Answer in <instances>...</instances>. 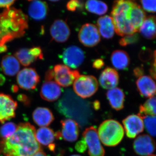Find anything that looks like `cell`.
<instances>
[{
    "label": "cell",
    "mask_w": 156,
    "mask_h": 156,
    "mask_svg": "<svg viewBox=\"0 0 156 156\" xmlns=\"http://www.w3.org/2000/svg\"><path fill=\"white\" fill-rule=\"evenodd\" d=\"M147 156H156V155H148Z\"/></svg>",
    "instance_id": "7dc6e473"
},
{
    "label": "cell",
    "mask_w": 156,
    "mask_h": 156,
    "mask_svg": "<svg viewBox=\"0 0 156 156\" xmlns=\"http://www.w3.org/2000/svg\"><path fill=\"white\" fill-rule=\"evenodd\" d=\"M13 89H12V90H13V92H16V91H17V87H16V86H14V87H13Z\"/></svg>",
    "instance_id": "ee69618b"
},
{
    "label": "cell",
    "mask_w": 156,
    "mask_h": 156,
    "mask_svg": "<svg viewBox=\"0 0 156 156\" xmlns=\"http://www.w3.org/2000/svg\"><path fill=\"white\" fill-rule=\"evenodd\" d=\"M34 122L41 127L50 125L54 120L53 113L50 109L45 107H38L34 111L32 115Z\"/></svg>",
    "instance_id": "d6986e66"
},
{
    "label": "cell",
    "mask_w": 156,
    "mask_h": 156,
    "mask_svg": "<svg viewBox=\"0 0 156 156\" xmlns=\"http://www.w3.org/2000/svg\"><path fill=\"white\" fill-rule=\"evenodd\" d=\"M140 2L145 11L151 13L156 12V1H141Z\"/></svg>",
    "instance_id": "d6a6232c"
},
{
    "label": "cell",
    "mask_w": 156,
    "mask_h": 156,
    "mask_svg": "<svg viewBox=\"0 0 156 156\" xmlns=\"http://www.w3.org/2000/svg\"><path fill=\"white\" fill-rule=\"evenodd\" d=\"M61 58L66 66L75 69L80 66L83 62L85 55L80 48L77 46H71L64 50Z\"/></svg>",
    "instance_id": "30bf717a"
},
{
    "label": "cell",
    "mask_w": 156,
    "mask_h": 156,
    "mask_svg": "<svg viewBox=\"0 0 156 156\" xmlns=\"http://www.w3.org/2000/svg\"><path fill=\"white\" fill-rule=\"evenodd\" d=\"M62 89L60 86L53 81H45L42 85L40 95L44 100L52 102L60 97Z\"/></svg>",
    "instance_id": "2e32d148"
},
{
    "label": "cell",
    "mask_w": 156,
    "mask_h": 156,
    "mask_svg": "<svg viewBox=\"0 0 156 156\" xmlns=\"http://www.w3.org/2000/svg\"><path fill=\"white\" fill-rule=\"evenodd\" d=\"M134 1H115L111 12L115 32L120 36L136 33L131 21V10Z\"/></svg>",
    "instance_id": "3957f363"
},
{
    "label": "cell",
    "mask_w": 156,
    "mask_h": 156,
    "mask_svg": "<svg viewBox=\"0 0 156 156\" xmlns=\"http://www.w3.org/2000/svg\"><path fill=\"white\" fill-rule=\"evenodd\" d=\"M73 88L78 96L83 98H88L97 92L98 82L93 76L80 75L74 82Z\"/></svg>",
    "instance_id": "5b68a950"
},
{
    "label": "cell",
    "mask_w": 156,
    "mask_h": 156,
    "mask_svg": "<svg viewBox=\"0 0 156 156\" xmlns=\"http://www.w3.org/2000/svg\"><path fill=\"white\" fill-rule=\"evenodd\" d=\"M48 4L43 1H31L29 6V15L34 20L44 19L48 15Z\"/></svg>",
    "instance_id": "44dd1931"
},
{
    "label": "cell",
    "mask_w": 156,
    "mask_h": 156,
    "mask_svg": "<svg viewBox=\"0 0 156 156\" xmlns=\"http://www.w3.org/2000/svg\"><path fill=\"white\" fill-rule=\"evenodd\" d=\"M80 42L85 47H95L101 41L100 35L96 26L92 23L83 25L78 34Z\"/></svg>",
    "instance_id": "ba28073f"
},
{
    "label": "cell",
    "mask_w": 156,
    "mask_h": 156,
    "mask_svg": "<svg viewBox=\"0 0 156 156\" xmlns=\"http://www.w3.org/2000/svg\"><path fill=\"white\" fill-rule=\"evenodd\" d=\"M99 34L105 39H111L115 32L114 23L112 18L108 15H105L98 18L97 21Z\"/></svg>",
    "instance_id": "7402d4cb"
},
{
    "label": "cell",
    "mask_w": 156,
    "mask_h": 156,
    "mask_svg": "<svg viewBox=\"0 0 156 156\" xmlns=\"http://www.w3.org/2000/svg\"><path fill=\"white\" fill-rule=\"evenodd\" d=\"M85 8L87 11L97 15H101L107 12L108 7L106 3L101 1L90 0L86 2Z\"/></svg>",
    "instance_id": "4316f807"
},
{
    "label": "cell",
    "mask_w": 156,
    "mask_h": 156,
    "mask_svg": "<svg viewBox=\"0 0 156 156\" xmlns=\"http://www.w3.org/2000/svg\"><path fill=\"white\" fill-rule=\"evenodd\" d=\"M2 68L6 75L13 76L19 73L20 66L16 57L12 55H6L2 59Z\"/></svg>",
    "instance_id": "cb8c5ba5"
},
{
    "label": "cell",
    "mask_w": 156,
    "mask_h": 156,
    "mask_svg": "<svg viewBox=\"0 0 156 156\" xmlns=\"http://www.w3.org/2000/svg\"><path fill=\"white\" fill-rule=\"evenodd\" d=\"M70 156H81L80 155H78V154H73V155H71Z\"/></svg>",
    "instance_id": "bcb514c9"
},
{
    "label": "cell",
    "mask_w": 156,
    "mask_h": 156,
    "mask_svg": "<svg viewBox=\"0 0 156 156\" xmlns=\"http://www.w3.org/2000/svg\"><path fill=\"white\" fill-rule=\"evenodd\" d=\"M15 1L7 0V1H0V8H6L8 9L15 2Z\"/></svg>",
    "instance_id": "f35d334b"
},
{
    "label": "cell",
    "mask_w": 156,
    "mask_h": 156,
    "mask_svg": "<svg viewBox=\"0 0 156 156\" xmlns=\"http://www.w3.org/2000/svg\"><path fill=\"white\" fill-rule=\"evenodd\" d=\"M111 59L112 64L117 69H126L130 64L129 55L124 50H116L113 51L112 53Z\"/></svg>",
    "instance_id": "484cf974"
},
{
    "label": "cell",
    "mask_w": 156,
    "mask_h": 156,
    "mask_svg": "<svg viewBox=\"0 0 156 156\" xmlns=\"http://www.w3.org/2000/svg\"><path fill=\"white\" fill-rule=\"evenodd\" d=\"M142 119L147 131L152 136H156V116H146Z\"/></svg>",
    "instance_id": "4dcf8cb0"
},
{
    "label": "cell",
    "mask_w": 156,
    "mask_h": 156,
    "mask_svg": "<svg viewBox=\"0 0 156 156\" xmlns=\"http://www.w3.org/2000/svg\"><path fill=\"white\" fill-rule=\"evenodd\" d=\"M138 115L141 119L146 116H156V97L150 98L140 105Z\"/></svg>",
    "instance_id": "83f0119b"
},
{
    "label": "cell",
    "mask_w": 156,
    "mask_h": 156,
    "mask_svg": "<svg viewBox=\"0 0 156 156\" xmlns=\"http://www.w3.org/2000/svg\"><path fill=\"white\" fill-rule=\"evenodd\" d=\"M122 122L126 135L129 138H134L144 131L143 121L138 115H130L123 120Z\"/></svg>",
    "instance_id": "4fadbf2b"
},
{
    "label": "cell",
    "mask_w": 156,
    "mask_h": 156,
    "mask_svg": "<svg viewBox=\"0 0 156 156\" xmlns=\"http://www.w3.org/2000/svg\"><path fill=\"white\" fill-rule=\"evenodd\" d=\"M30 54L34 57L36 59H42L44 58L43 52L41 49L40 47H34L29 49Z\"/></svg>",
    "instance_id": "e575fe53"
},
{
    "label": "cell",
    "mask_w": 156,
    "mask_h": 156,
    "mask_svg": "<svg viewBox=\"0 0 156 156\" xmlns=\"http://www.w3.org/2000/svg\"><path fill=\"white\" fill-rule=\"evenodd\" d=\"M83 136L89 149V156H105V151L101 144L97 129L95 127L87 128L83 133Z\"/></svg>",
    "instance_id": "8992f818"
},
{
    "label": "cell",
    "mask_w": 156,
    "mask_h": 156,
    "mask_svg": "<svg viewBox=\"0 0 156 156\" xmlns=\"http://www.w3.org/2000/svg\"><path fill=\"white\" fill-rule=\"evenodd\" d=\"M150 72L151 75L156 80V50L154 52L153 63Z\"/></svg>",
    "instance_id": "74e56055"
},
{
    "label": "cell",
    "mask_w": 156,
    "mask_h": 156,
    "mask_svg": "<svg viewBox=\"0 0 156 156\" xmlns=\"http://www.w3.org/2000/svg\"><path fill=\"white\" fill-rule=\"evenodd\" d=\"M66 9L69 11L74 12L77 9H80L83 7V3L82 2L77 0H72L69 1L66 4Z\"/></svg>",
    "instance_id": "836d02e7"
},
{
    "label": "cell",
    "mask_w": 156,
    "mask_h": 156,
    "mask_svg": "<svg viewBox=\"0 0 156 156\" xmlns=\"http://www.w3.org/2000/svg\"><path fill=\"white\" fill-rule=\"evenodd\" d=\"M119 80V76L116 70L111 67H107L102 71L99 77L100 86L103 89H111L116 88Z\"/></svg>",
    "instance_id": "e0dca14e"
},
{
    "label": "cell",
    "mask_w": 156,
    "mask_h": 156,
    "mask_svg": "<svg viewBox=\"0 0 156 156\" xmlns=\"http://www.w3.org/2000/svg\"><path fill=\"white\" fill-rule=\"evenodd\" d=\"M2 47L0 46V53H2Z\"/></svg>",
    "instance_id": "f6af8a7d"
},
{
    "label": "cell",
    "mask_w": 156,
    "mask_h": 156,
    "mask_svg": "<svg viewBox=\"0 0 156 156\" xmlns=\"http://www.w3.org/2000/svg\"><path fill=\"white\" fill-rule=\"evenodd\" d=\"M17 107V102L11 96L0 93V122L14 118Z\"/></svg>",
    "instance_id": "8fae6325"
},
{
    "label": "cell",
    "mask_w": 156,
    "mask_h": 156,
    "mask_svg": "<svg viewBox=\"0 0 156 156\" xmlns=\"http://www.w3.org/2000/svg\"><path fill=\"white\" fill-rule=\"evenodd\" d=\"M28 27V18L22 11L5 9L0 14V45L23 36Z\"/></svg>",
    "instance_id": "7a4b0ae2"
},
{
    "label": "cell",
    "mask_w": 156,
    "mask_h": 156,
    "mask_svg": "<svg viewBox=\"0 0 156 156\" xmlns=\"http://www.w3.org/2000/svg\"><path fill=\"white\" fill-rule=\"evenodd\" d=\"M32 156H47V154L43 151L41 150L37 152L36 153L34 154Z\"/></svg>",
    "instance_id": "b9f144b4"
},
{
    "label": "cell",
    "mask_w": 156,
    "mask_h": 156,
    "mask_svg": "<svg viewBox=\"0 0 156 156\" xmlns=\"http://www.w3.org/2000/svg\"><path fill=\"white\" fill-rule=\"evenodd\" d=\"M154 140L147 134L140 135L134 140L133 148L138 155L148 156L151 154L156 149Z\"/></svg>",
    "instance_id": "7c38bea8"
},
{
    "label": "cell",
    "mask_w": 156,
    "mask_h": 156,
    "mask_svg": "<svg viewBox=\"0 0 156 156\" xmlns=\"http://www.w3.org/2000/svg\"><path fill=\"white\" fill-rule=\"evenodd\" d=\"M50 34L53 40L58 43H64L68 40L70 30L67 23L62 20H56L50 28Z\"/></svg>",
    "instance_id": "5bb4252c"
},
{
    "label": "cell",
    "mask_w": 156,
    "mask_h": 156,
    "mask_svg": "<svg viewBox=\"0 0 156 156\" xmlns=\"http://www.w3.org/2000/svg\"><path fill=\"white\" fill-rule=\"evenodd\" d=\"M5 80V79L4 76L2 75V74H0V86H2L4 83Z\"/></svg>",
    "instance_id": "7bdbcfd3"
},
{
    "label": "cell",
    "mask_w": 156,
    "mask_h": 156,
    "mask_svg": "<svg viewBox=\"0 0 156 156\" xmlns=\"http://www.w3.org/2000/svg\"><path fill=\"white\" fill-rule=\"evenodd\" d=\"M54 78L56 83L63 87H69L80 76L76 70H72L66 66L56 65L53 68Z\"/></svg>",
    "instance_id": "52a82bcc"
},
{
    "label": "cell",
    "mask_w": 156,
    "mask_h": 156,
    "mask_svg": "<svg viewBox=\"0 0 156 156\" xmlns=\"http://www.w3.org/2000/svg\"><path fill=\"white\" fill-rule=\"evenodd\" d=\"M35 134L30 123H20L12 136L0 142L2 152L5 156H32L41 150Z\"/></svg>",
    "instance_id": "6da1fadb"
},
{
    "label": "cell",
    "mask_w": 156,
    "mask_h": 156,
    "mask_svg": "<svg viewBox=\"0 0 156 156\" xmlns=\"http://www.w3.org/2000/svg\"><path fill=\"white\" fill-rule=\"evenodd\" d=\"M140 94L143 97L151 98L156 94V83L153 79L148 76H143L136 81Z\"/></svg>",
    "instance_id": "ac0fdd59"
},
{
    "label": "cell",
    "mask_w": 156,
    "mask_h": 156,
    "mask_svg": "<svg viewBox=\"0 0 156 156\" xmlns=\"http://www.w3.org/2000/svg\"><path fill=\"white\" fill-rule=\"evenodd\" d=\"M62 131L60 132L61 138L68 142H74L79 136V125L75 120L66 119L61 121Z\"/></svg>",
    "instance_id": "9a60e30c"
},
{
    "label": "cell",
    "mask_w": 156,
    "mask_h": 156,
    "mask_svg": "<svg viewBox=\"0 0 156 156\" xmlns=\"http://www.w3.org/2000/svg\"><path fill=\"white\" fill-rule=\"evenodd\" d=\"M144 69L142 67H136L134 70V75L136 77L139 78L144 74Z\"/></svg>",
    "instance_id": "60d3db41"
},
{
    "label": "cell",
    "mask_w": 156,
    "mask_h": 156,
    "mask_svg": "<svg viewBox=\"0 0 156 156\" xmlns=\"http://www.w3.org/2000/svg\"><path fill=\"white\" fill-rule=\"evenodd\" d=\"M40 80V76L32 68L23 69L18 73L17 76L18 86L21 89L26 90L35 89Z\"/></svg>",
    "instance_id": "9c48e42d"
},
{
    "label": "cell",
    "mask_w": 156,
    "mask_h": 156,
    "mask_svg": "<svg viewBox=\"0 0 156 156\" xmlns=\"http://www.w3.org/2000/svg\"><path fill=\"white\" fill-rule=\"evenodd\" d=\"M15 55L18 61L23 66H29L37 60L30 54L28 49L23 48L20 49L16 52Z\"/></svg>",
    "instance_id": "f1b7e54d"
},
{
    "label": "cell",
    "mask_w": 156,
    "mask_h": 156,
    "mask_svg": "<svg viewBox=\"0 0 156 156\" xmlns=\"http://www.w3.org/2000/svg\"><path fill=\"white\" fill-rule=\"evenodd\" d=\"M36 138L40 144L48 146L50 151L55 150V144H53L56 135L54 131L51 128L42 127L36 131Z\"/></svg>",
    "instance_id": "ffe728a7"
},
{
    "label": "cell",
    "mask_w": 156,
    "mask_h": 156,
    "mask_svg": "<svg viewBox=\"0 0 156 156\" xmlns=\"http://www.w3.org/2000/svg\"><path fill=\"white\" fill-rule=\"evenodd\" d=\"M139 35L136 33L125 36L119 41V44L122 47H126L128 45L137 43L139 41Z\"/></svg>",
    "instance_id": "1f68e13d"
},
{
    "label": "cell",
    "mask_w": 156,
    "mask_h": 156,
    "mask_svg": "<svg viewBox=\"0 0 156 156\" xmlns=\"http://www.w3.org/2000/svg\"><path fill=\"white\" fill-rule=\"evenodd\" d=\"M105 62L101 58H98L95 59L92 63V66L96 69H100L104 66Z\"/></svg>",
    "instance_id": "8d00e7d4"
},
{
    "label": "cell",
    "mask_w": 156,
    "mask_h": 156,
    "mask_svg": "<svg viewBox=\"0 0 156 156\" xmlns=\"http://www.w3.org/2000/svg\"><path fill=\"white\" fill-rule=\"evenodd\" d=\"M87 148L86 143L83 139L80 140L76 144V149L80 153H84Z\"/></svg>",
    "instance_id": "d590c367"
},
{
    "label": "cell",
    "mask_w": 156,
    "mask_h": 156,
    "mask_svg": "<svg viewBox=\"0 0 156 156\" xmlns=\"http://www.w3.org/2000/svg\"><path fill=\"white\" fill-rule=\"evenodd\" d=\"M139 31L143 36L148 39L156 38V16L146 17L140 27Z\"/></svg>",
    "instance_id": "d4e9b609"
},
{
    "label": "cell",
    "mask_w": 156,
    "mask_h": 156,
    "mask_svg": "<svg viewBox=\"0 0 156 156\" xmlns=\"http://www.w3.org/2000/svg\"><path fill=\"white\" fill-rule=\"evenodd\" d=\"M98 134L104 145L115 147L122 140L125 131L123 126L119 122L115 120L108 119L100 124Z\"/></svg>",
    "instance_id": "277c9868"
},
{
    "label": "cell",
    "mask_w": 156,
    "mask_h": 156,
    "mask_svg": "<svg viewBox=\"0 0 156 156\" xmlns=\"http://www.w3.org/2000/svg\"><path fill=\"white\" fill-rule=\"evenodd\" d=\"M54 78V71L53 69L48 70L45 75V81H51Z\"/></svg>",
    "instance_id": "ab89813d"
},
{
    "label": "cell",
    "mask_w": 156,
    "mask_h": 156,
    "mask_svg": "<svg viewBox=\"0 0 156 156\" xmlns=\"http://www.w3.org/2000/svg\"><path fill=\"white\" fill-rule=\"evenodd\" d=\"M106 96L112 108L116 111L124 108L125 95L122 89L116 87L110 89L107 92Z\"/></svg>",
    "instance_id": "603a6c76"
},
{
    "label": "cell",
    "mask_w": 156,
    "mask_h": 156,
    "mask_svg": "<svg viewBox=\"0 0 156 156\" xmlns=\"http://www.w3.org/2000/svg\"><path fill=\"white\" fill-rule=\"evenodd\" d=\"M18 126L12 122L6 123L0 127V138L3 140L10 137L15 133Z\"/></svg>",
    "instance_id": "f546056e"
}]
</instances>
